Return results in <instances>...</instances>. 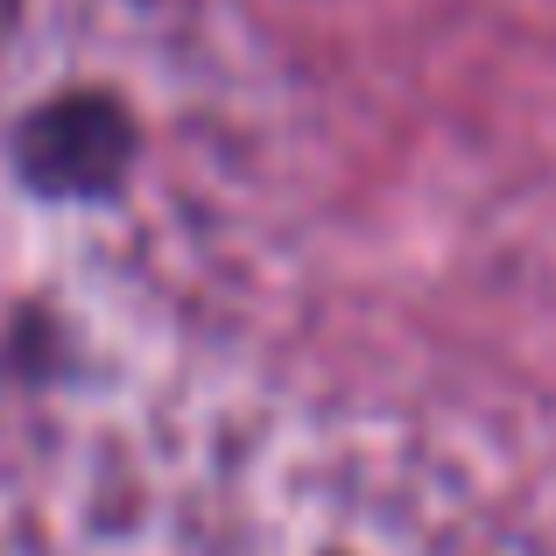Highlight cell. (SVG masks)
Returning <instances> with one entry per match:
<instances>
[{
	"label": "cell",
	"mask_w": 556,
	"mask_h": 556,
	"mask_svg": "<svg viewBox=\"0 0 556 556\" xmlns=\"http://www.w3.org/2000/svg\"><path fill=\"white\" fill-rule=\"evenodd\" d=\"M22 155H28V177L50 190H99L113 184V169L127 155V113L113 99H64L28 127Z\"/></svg>",
	"instance_id": "1"
}]
</instances>
